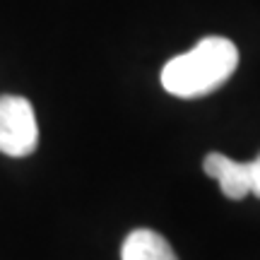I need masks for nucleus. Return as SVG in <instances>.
<instances>
[{
  "label": "nucleus",
  "mask_w": 260,
  "mask_h": 260,
  "mask_svg": "<svg viewBox=\"0 0 260 260\" xmlns=\"http://www.w3.org/2000/svg\"><path fill=\"white\" fill-rule=\"evenodd\" d=\"M205 174L210 178H214L222 193L229 200H241L246 195H251V167L248 161H236V159L212 152L207 154L203 161Z\"/></svg>",
  "instance_id": "obj_3"
},
{
  "label": "nucleus",
  "mask_w": 260,
  "mask_h": 260,
  "mask_svg": "<svg viewBox=\"0 0 260 260\" xmlns=\"http://www.w3.org/2000/svg\"><path fill=\"white\" fill-rule=\"evenodd\" d=\"M239 65V48L224 37H205L161 68V87L174 96L195 99L219 89Z\"/></svg>",
  "instance_id": "obj_1"
},
{
  "label": "nucleus",
  "mask_w": 260,
  "mask_h": 260,
  "mask_svg": "<svg viewBox=\"0 0 260 260\" xmlns=\"http://www.w3.org/2000/svg\"><path fill=\"white\" fill-rule=\"evenodd\" d=\"M248 167H251V193L260 198V154L248 161Z\"/></svg>",
  "instance_id": "obj_5"
},
{
  "label": "nucleus",
  "mask_w": 260,
  "mask_h": 260,
  "mask_svg": "<svg viewBox=\"0 0 260 260\" xmlns=\"http://www.w3.org/2000/svg\"><path fill=\"white\" fill-rule=\"evenodd\" d=\"M121 260H178L171 243L152 229H135L121 246Z\"/></svg>",
  "instance_id": "obj_4"
},
{
  "label": "nucleus",
  "mask_w": 260,
  "mask_h": 260,
  "mask_svg": "<svg viewBox=\"0 0 260 260\" xmlns=\"http://www.w3.org/2000/svg\"><path fill=\"white\" fill-rule=\"evenodd\" d=\"M39 145L34 106L24 96H0V152L8 157H27Z\"/></svg>",
  "instance_id": "obj_2"
}]
</instances>
